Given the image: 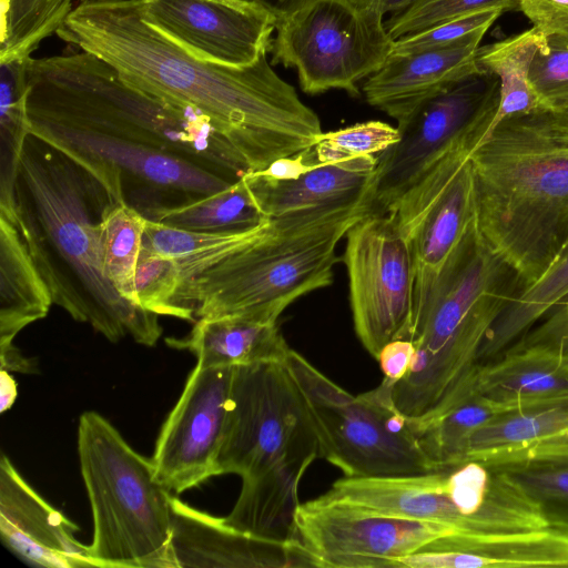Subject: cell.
<instances>
[{
	"mask_svg": "<svg viewBox=\"0 0 568 568\" xmlns=\"http://www.w3.org/2000/svg\"><path fill=\"white\" fill-rule=\"evenodd\" d=\"M78 455L93 520L88 552L95 567L176 568L172 493L156 479L151 459L93 410L80 416Z\"/></svg>",
	"mask_w": 568,
	"mask_h": 568,
	"instance_id": "ba28073f",
	"label": "cell"
},
{
	"mask_svg": "<svg viewBox=\"0 0 568 568\" xmlns=\"http://www.w3.org/2000/svg\"><path fill=\"white\" fill-rule=\"evenodd\" d=\"M271 222L272 220L245 231L212 233L176 229L146 219L142 247L175 260L181 273V284L217 261L264 237L271 229Z\"/></svg>",
	"mask_w": 568,
	"mask_h": 568,
	"instance_id": "f1b7e54d",
	"label": "cell"
},
{
	"mask_svg": "<svg viewBox=\"0 0 568 568\" xmlns=\"http://www.w3.org/2000/svg\"><path fill=\"white\" fill-rule=\"evenodd\" d=\"M298 541L316 568H392L396 558L455 531L446 526L385 515L317 497L300 504Z\"/></svg>",
	"mask_w": 568,
	"mask_h": 568,
	"instance_id": "5bb4252c",
	"label": "cell"
},
{
	"mask_svg": "<svg viewBox=\"0 0 568 568\" xmlns=\"http://www.w3.org/2000/svg\"><path fill=\"white\" fill-rule=\"evenodd\" d=\"M27 69L31 111L162 149L233 181L251 171L206 116L131 87L92 53L30 57Z\"/></svg>",
	"mask_w": 568,
	"mask_h": 568,
	"instance_id": "5b68a950",
	"label": "cell"
},
{
	"mask_svg": "<svg viewBox=\"0 0 568 568\" xmlns=\"http://www.w3.org/2000/svg\"><path fill=\"white\" fill-rule=\"evenodd\" d=\"M394 50L379 13L353 0H313L277 22L272 64L297 71L307 94L332 89L359 95L357 83L378 71Z\"/></svg>",
	"mask_w": 568,
	"mask_h": 568,
	"instance_id": "8fae6325",
	"label": "cell"
},
{
	"mask_svg": "<svg viewBox=\"0 0 568 568\" xmlns=\"http://www.w3.org/2000/svg\"><path fill=\"white\" fill-rule=\"evenodd\" d=\"M271 13L277 22L291 17L313 0H242Z\"/></svg>",
	"mask_w": 568,
	"mask_h": 568,
	"instance_id": "bcb514c9",
	"label": "cell"
},
{
	"mask_svg": "<svg viewBox=\"0 0 568 568\" xmlns=\"http://www.w3.org/2000/svg\"><path fill=\"white\" fill-rule=\"evenodd\" d=\"M357 4L368 10L375 11L381 16L386 13H397L409 7L414 0H353Z\"/></svg>",
	"mask_w": 568,
	"mask_h": 568,
	"instance_id": "c3c4849f",
	"label": "cell"
},
{
	"mask_svg": "<svg viewBox=\"0 0 568 568\" xmlns=\"http://www.w3.org/2000/svg\"><path fill=\"white\" fill-rule=\"evenodd\" d=\"M181 273L175 260L154 254L142 247L136 265L134 287L136 304L156 315L195 322L174 304Z\"/></svg>",
	"mask_w": 568,
	"mask_h": 568,
	"instance_id": "d590c367",
	"label": "cell"
},
{
	"mask_svg": "<svg viewBox=\"0 0 568 568\" xmlns=\"http://www.w3.org/2000/svg\"><path fill=\"white\" fill-rule=\"evenodd\" d=\"M144 19L197 59L245 67L270 52L277 21L242 0H140Z\"/></svg>",
	"mask_w": 568,
	"mask_h": 568,
	"instance_id": "e0dca14e",
	"label": "cell"
},
{
	"mask_svg": "<svg viewBox=\"0 0 568 568\" xmlns=\"http://www.w3.org/2000/svg\"><path fill=\"white\" fill-rule=\"evenodd\" d=\"M518 10L545 37H568V0H519Z\"/></svg>",
	"mask_w": 568,
	"mask_h": 568,
	"instance_id": "b9f144b4",
	"label": "cell"
},
{
	"mask_svg": "<svg viewBox=\"0 0 568 568\" xmlns=\"http://www.w3.org/2000/svg\"><path fill=\"white\" fill-rule=\"evenodd\" d=\"M376 164L377 155H365L318 162L295 179L276 180L256 171L242 176L261 213L267 219H276L369 201Z\"/></svg>",
	"mask_w": 568,
	"mask_h": 568,
	"instance_id": "cb8c5ba5",
	"label": "cell"
},
{
	"mask_svg": "<svg viewBox=\"0 0 568 568\" xmlns=\"http://www.w3.org/2000/svg\"><path fill=\"white\" fill-rule=\"evenodd\" d=\"M565 314H566V317L568 320V300L565 302V307H562Z\"/></svg>",
	"mask_w": 568,
	"mask_h": 568,
	"instance_id": "f907efd6",
	"label": "cell"
},
{
	"mask_svg": "<svg viewBox=\"0 0 568 568\" xmlns=\"http://www.w3.org/2000/svg\"><path fill=\"white\" fill-rule=\"evenodd\" d=\"M235 366L196 363L165 419L151 462L156 479L180 494L217 475Z\"/></svg>",
	"mask_w": 568,
	"mask_h": 568,
	"instance_id": "9a60e30c",
	"label": "cell"
},
{
	"mask_svg": "<svg viewBox=\"0 0 568 568\" xmlns=\"http://www.w3.org/2000/svg\"><path fill=\"white\" fill-rule=\"evenodd\" d=\"M57 34L111 64L131 87L206 116L251 171L313 146L323 133L267 53L245 67L197 59L144 19L140 0L79 2Z\"/></svg>",
	"mask_w": 568,
	"mask_h": 568,
	"instance_id": "6da1fadb",
	"label": "cell"
},
{
	"mask_svg": "<svg viewBox=\"0 0 568 568\" xmlns=\"http://www.w3.org/2000/svg\"><path fill=\"white\" fill-rule=\"evenodd\" d=\"M29 58L0 60V207L4 209L14 205L17 165L30 133Z\"/></svg>",
	"mask_w": 568,
	"mask_h": 568,
	"instance_id": "d6a6232c",
	"label": "cell"
},
{
	"mask_svg": "<svg viewBox=\"0 0 568 568\" xmlns=\"http://www.w3.org/2000/svg\"><path fill=\"white\" fill-rule=\"evenodd\" d=\"M464 460L499 469L568 467V397L496 415L471 436Z\"/></svg>",
	"mask_w": 568,
	"mask_h": 568,
	"instance_id": "ffe728a7",
	"label": "cell"
},
{
	"mask_svg": "<svg viewBox=\"0 0 568 568\" xmlns=\"http://www.w3.org/2000/svg\"><path fill=\"white\" fill-rule=\"evenodd\" d=\"M1 348V369L10 372L30 373L34 364L30 363L13 344Z\"/></svg>",
	"mask_w": 568,
	"mask_h": 568,
	"instance_id": "7dc6e473",
	"label": "cell"
},
{
	"mask_svg": "<svg viewBox=\"0 0 568 568\" xmlns=\"http://www.w3.org/2000/svg\"><path fill=\"white\" fill-rule=\"evenodd\" d=\"M98 1H115V0H79V2H98Z\"/></svg>",
	"mask_w": 568,
	"mask_h": 568,
	"instance_id": "816d5d0a",
	"label": "cell"
},
{
	"mask_svg": "<svg viewBox=\"0 0 568 568\" xmlns=\"http://www.w3.org/2000/svg\"><path fill=\"white\" fill-rule=\"evenodd\" d=\"M144 216L176 229L212 233L245 231L271 220L257 209L243 176L219 192L160 206Z\"/></svg>",
	"mask_w": 568,
	"mask_h": 568,
	"instance_id": "4dcf8cb0",
	"label": "cell"
},
{
	"mask_svg": "<svg viewBox=\"0 0 568 568\" xmlns=\"http://www.w3.org/2000/svg\"><path fill=\"white\" fill-rule=\"evenodd\" d=\"M79 527L48 504L4 455L0 459V535L26 564L44 568L95 567Z\"/></svg>",
	"mask_w": 568,
	"mask_h": 568,
	"instance_id": "d6986e66",
	"label": "cell"
},
{
	"mask_svg": "<svg viewBox=\"0 0 568 568\" xmlns=\"http://www.w3.org/2000/svg\"><path fill=\"white\" fill-rule=\"evenodd\" d=\"M145 223L142 212L128 202L113 204L101 223L103 274L123 298L135 305L134 280Z\"/></svg>",
	"mask_w": 568,
	"mask_h": 568,
	"instance_id": "836d02e7",
	"label": "cell"
},
{
	"mask_svg": "<svg viewBox=\"0 0 568 568\" xmlns=\"http://www.w3.org/2000/svg\"><path fill=\"white\" fill-rule=\"evenodd\" d=\"M477 43L416 52H392L383 67L363 83L368 104L397 123L422 103L479 71Z\"/></svg>",
	"mask_w": 568,
	"mask_h": 568,
	"instance_id": "7402d4cb",
	"label": "cell"
},
{
	"mask_svg": "<svg viewBox=\"0 0 568 568\" xmlns=\"http://www.w3.org/2000/svg\"><path fill=\"white\" fill-rule=\"evenodd\" d=\"M519 0H414L384 21L393 40L422 32L452 19L479 11L518 10Z\"/></svg>",
	"mask_w": 568,
	"mask_h": 568,
	"instance_id": "8d00e7d4",
	"label": "cell"
},
{
	"mask_svg": "<svg viewBox=\"0 0 568 568\" xmlns=\"http://www.w3.org/2000/svg\"><path fill=\"white\" fill-rule=\"evenodd\" d=\"M568 567V532L534 530L460 534L437 538L396 558L392 568Z\"/></svg>",
	"mask_w": 568,
	"mask_h": 568,
	"instance_id": "44dd1931",
	"label": "cell"
},
{
	"mask_svg": "<svg viewBox=\"0 0 568 568\" xmlns=\"http://www.w3.org/2000/svg\"><path fill=\"white\" fill-rule=\"evenodd\" d=\"M545 36L536 28L477 49V63L500 83L499 106L487 134L504 119L527 114L540 105L529 70Z\"/></svg>",
	"mask_w": 568,
	"mask_h": 568,
	"instance_id": "1f68e13d",
	"label": "cell"
},
{
	"mask_svg": "<svg viewBox=\"0 0 568 568\" xmlns=\"http://www.w3.org/2000/svg\"><path fill=\"white\" fill-rule=\"evenodd\" d=\"M499 92L497 77L480 69L397 123L399 140L377 155L369 212L386 213L478 119L497 111Z\"/></svg>",
	"mask_w": 568,
	"mask_h": 568,
	"instance_id": "4fadbf2b",
	"label": "cell"
},
{
	"mask_svg": "<svg viewBox=\"0 0 568 568\" xmlns=\"http://www.w3.org/2000/svg\"><path fill=\"white\" fill-rule=\"evenodd\" d=\"M165 342L187 349L203 366L284 362L291 351L277 323L240 315L199 317L187 336Z\"/></svg>",
	"mask_w": 568,
	"mask_h": 568,
	"instance_id": "484cf974",
	"label": "cell"
},
{
	"mask_svg": "<svg viewBox=\"0 0 568 568\" xmlns=\"http://www.w3.org/2000/svg\"><path fill=\"white\" fill-rule=\"evenodd\" d=\"M503 13L500 10H486L448 20L413 36L394 40L393 52H416L465 43L479 44L488 29Z\"/></svg>",
	"mask_w": 568,
	"mask_h": 568,
	"instance_id": "f35d334b",
	"label": "cell"
},
{
	"mask_svg": "<svg viewBox=\"0 0 568 568\" xmlns=\"http://www.w3.org/2000/svg\"><path fill=\"white\" fill-rule=\"evenodd\" d=\"M515 273L480 235L476 219L446 264L406 375L393 385V400L406 417L436 409L477 363L484 339L515 292Z\"/></svg>",
	"mask_w": 568,
	"mask_h": 568,
	"instance_id": "52a82bcc",
	"label": "cell"
},
{
	"mask_svg": "<svg viewBox=\"0 0 568 568\" xmlns=\"http://www.w3.org/2000/svg\"><path fill=\"white\" fill-rule=\"evenodd\" d=\"M30 133L75 155L118 169L151 191L179 193L187 201L230 186L233 180L162 149L122 139L68 120L28 110Z\"/></svg>",
	"mask_w": 568,
	"mask_h": 568,
	"instance_id": "2e32d148",
	"label": "cell"
},
{
	"mask_svg": "<svg viewBox=\"0 0 568 568\" xmlns=\"http://www.w3.org/2000/svg\"><path fill=\"white\" fill-rule=\"evenodd\" d=\"M320 498L436 523L460 534L548 527L537 504L510 473L479 460L405 476H344Z\"/></svg>",
	"mask_w": 568,
	"mask_h": 568,
	"instance_id": "9c48e42d",
	"label": "cell"
},
{
	"mask_svg": "<svg viewBox=\"0 0 568 568\" xmlns=\"http://www.w3.org/2000/svg\"><path fill=\"white\" fill-rule=\"evenodd\" d=\"M529 334L557 345L568 354V320L562 308Z\"/></svg>",
	"mask_w": 568,
	"mask_h": 568,
	"instance_id": "f6af8a7d",
	"label": "cell"
},
{
	"mask_svg": "<svg viewBox=\"0 0 568 568\" xmlns=\"http://www.w3.org/2000/svg\"><path fill=\"white\" fill-rule=\"evenodd\" d=\"M476 225L521 287L568 245V145L510 116L475 148Z\"/></svg>",
	"mask_w": 568,
	"mask_h": 568,
	"instance_id": "277c9868",
	"label": "cell"
},
{
	"mask_svg": "<svg viewBox=\"0 0 568 568\" xmlns=\"http://www.w3.org/2000/svg\"><path fill=\"white\" fill-rule=\"evenodd\" d=\"M1 412L11 407L17 397V384L8 371L1 369Z\"/></svg>",
	"mask_w": 568,
	"mask_h": 568,
	"instance_id": "681fc988",
	"label": "cell"
},
{
	"mask_svg": "<svg viewBox=\"0 0 568 568\" xmlns=\"http://www.w3.org/2000/svg\"><path fill=\"white\" fill-rule=\"evenodd\" d=\"M53 304L16 221L0 214V347L13 344Z\"/></svg>",
	"mask_w": 568,
	"mask_h": 568,
	"instance_id": "4316f807",
	"label": "cell"
},
{
	"mask_svg": "<svg viewBox=\"0 0 568 568\" xmlns=\"http://www.w3.org/2000/svg\"><path fill=\"white\" fill-rule=\"evenodd\" d=\"M368 211L365 200L271 219L264 237L182 282L174 304L195 320L240 315L277 323L294 301L333 283L337 244Z\"/></svg>",
	"mask_w": 568,
	"mask_h": 568,
	"instance_id": "8992f818",
	"label": "cell"
},
{
	"mask_svg": "<svg viewBox=\"0 0 568 568\" xmlns=\"http://www.w3.org/2000/svg\"><path fill=\"white\" fill-rule=\"evenodd\" d=\"M474 388L499 413L568 397V354L528 334L497 357L476 363Z\"/></svg>",
	"mask_w": 568,
	"mask_h": 568,
	"instance_id": "603a6c76",
	"label": "cell"
},
{
	"mask_svg": "<svg viewBox=\"0 0 568 568\" xmlns=\"http://www.w3.org/2000/svg\"><path fill=\"white\" fill-rule=\"evenodd\" d=\"M317 458L316 430L284 362L235 366L216 466L217 475H239L242 487L225 521L258 538L298 541V487Z\"/></svg>",
	"mask_w": 568,
	"mask_h": 568,
	"instance_id": "3957f363",
	"label": "cell"
},
{
	"mask_svg": "<svg viewBox=\"0 0 568 568\" xmlns=\"http://www.w3.org/2000/svg\"><path fill=\"white\" fill-rule=\"evenodd\" d=\"M343 262L356 335L376 359L398 338L410 339L415 265L408 240L387 213L367 212L345 234Z\"/></svg>",
	"mask_w": 568,
	"mask_h": 568,
	"instance_id": "7c38bea8",
	"label": "cell"
},
{
	"mask_svg": "<svg viewBox=\"0 0 568 568\" xmlns=\"http://www.w3.org/2000/svg\"><path fill=\"white\" fill-rule=\"evenodd\" d=\"M415 351V344L410 339L398 338L387 343L376 357L384 378L394 384L402 379L412 365Z\"/></svg>",
	"mask_w": 568,
	"mask_h": 568,
	"instance_id": "ee69618b",
	"label": "cell"
},
{
	"mask_svg": "<svg viewBox=\"0 0 568 568\" xmlns=\"http://www.w3.org/2000/svg\"><path fill=\"white\" fill-rule=\"evenodd\" d=\"M476 219V186L469 160L407 237L415 265L414 321L417 334L438 280Z\"/></svg>",
	"mask_w": 568,
	"mask_h": 568,
	"instance_id": "d4e9b609",
	"label": "cell"
},
{
	"mask_svg": "<svg viewBox=\"0 0 568 568\" xmlns=\"http://www.w3.org/2000/svg\"><path fill=\"white\" fill-rule=\"evenodd\" d=\"M513 118L545 136L568 145V95Z\"/></svg>",
	"mask_w": 568,
	"mask_h": 568,
	"instance_id": "7bdbcfd3",
	"label": "cell"
},
{
	"mask_svg": "<svg viewBox=\"0 0 568 568\" xmlns=\"http://www.w3.org/2000/svg\"><path fill=\"white\" fill-rule=\"evenodd\" d=\"M75 0H0V60L28 58L60 29Z\"/></svg>",
	"mask_w": 568,
	"mask_h": 568,
	"instance_id": "e575fe53",
	"label": "cell"
},
{
	"mask_svg": "<svg viewBox=\"0 0 568 568\" xmlns=\"http://www.w3.org/2000/svg\"><path fill=\"white\" fill-rule=\"evenodd\" d=\"M399 140L397 126L373 120L322 133L314 151L321 163L377 155Z\"/></svg>",
	"mask_w": 568,
	"mask_h": 568,
	"instance_id": "74e56055",
	"label": "cell"
},
{
	"mask_svg": "<svg viewBox=\"0 0 568 568\" xmlns=\"http://www.w3.org/2000/svg\"><path fill=\"white\" fill-rule=\"evenodd\" d=\"M504 470L510 473L537 504L548 527L568 532V467Z\"/></svg>",
	"mask_w": 568,
	"mask_h": 568,
	"instance_id": "ab89813d",
	"label": "cell"
},
{
	"mask_svg": "<svg viewBox=\"0 0 568 568\" xmlns=\"http://www.w3.org/2000/svg\"><path fill=\"white\" fill-rule=\"evenodd\" d=\"M473 368L435 410L419 419L409 418L419 447L434 467L464 462L475 432L500 414L474 388Z\"/></svg>",
	"mask_w": 568,
	"mask_h": 568,
	"instance_id": "83f0119b",
	"label": "cell"
},
{
	"mask_svg": "<svg viewBox=\"0 0 568 568\" xmlns=\"http://www.w3.org/2000/svg\"><path fill=\"white\" fill-rule=\"evenodd\" d=\"M284 364L316 430L322 458L345 477L405 476L429 471L410 420L396 407L394 383L383 378L372 390L352 395L290 351Z\"/></svg>",
	"mask_w": 568,
	"mask_h": 568,
	"instance_id": "30bf717a",
	"label": "cell"
},
{
	"mask_svg": "<svg viewBox=\"0 0 568 568\" xmlns=\"http://www.w3.org/2000/svg\"><path fill=\"white\" fill-rule=\"evenodd\" d=\"M171 546L176 568H311L300 541L258 538L183 503L172 495Z\"/></svg>",
	"mask_w": 568,
	"mask_h": 568,
	"instance_id": "ac0fdd59",
	"label": "cell"
},
{
	"mask_svg": "<svg viewBox=\"0 0 568 568\" xmlns=\"http://www.w3.org/2000/svg\"><path fill=\"white\" fill-rule=\"evenodd\" d=\"M568 298V245L534 283L518 290L488 331L477 363L500 355L547 312Z\"/></svg>",
	"mask_w": 568,
	"mask_h": 568,
	"instance_id": "f546056e",
	"label": "cell"
},
{
	"mask_svg": "<svg viewBox=\"0 0 568 568\" xmlns=\"http://www.w3.org/2000/svg\"><path fill=\"white\" fill-rule=\"evenodd\" d=\"M118 202H128L118 169L28 134L14 179L16 224L53 304L112 343L130 336L154 346L159 315L123 298L103 274L101 223Z\"/></svg>",
	"mask_w": 568,
	"mask_h": 568,
	"instance_id": "7a4b0ae2",
	"label": "cell"
},
{
	"mask_svg": "<svg viewBox=\"0 0 568 568\" xmlns=\"http://www.w3.org/2000/svg\"><path fill=\"white\" fill-rule=\"evenodd\" d=\"M529 82L540 105L568 95V37L545 38L532 58Z\"/></svg>",
	"mask_w": 568,
	"mask_h": 568,
	"instance_id": "60d3db41",
	"label": "cell"
}]
</instances>
